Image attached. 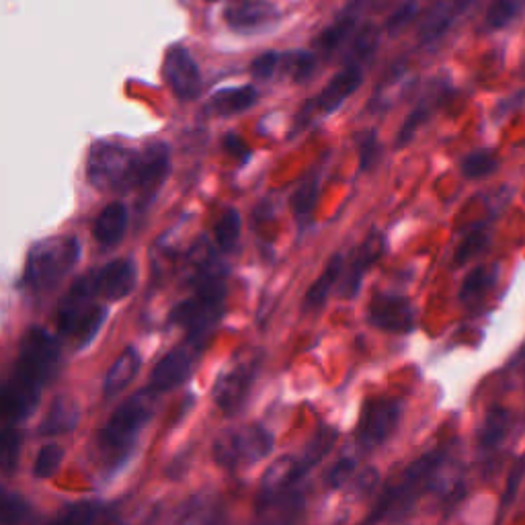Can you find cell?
Instances as JSON below:
<instances>
[{
  "instance_id": "obj_17",
  "label": "cell",
  "mask_w": 525,
  "mask_h": 525,
  "mask_svg": "<svg viewBox=\"0 0 525 525\" xmlns=\"http://www.w3.org/2000/svg\"><path fill=\"white\" fill-rule=\"evenodd\" d=\"M277 19V9L263 0H242L226 9L224 21L232 31L255 33L267 29Z\"/></svg>"
},
{
  "instance_id": "obj_30",
  "label": "cell",
  "mask_w": 525,
  "mask_h": 525,
  "mask_svg": "<svg viewBox=\"0 0 525 525\" xmlns=\"http://www.w3.org/2000/svg\"><path fill=\"white\" fill-rule=\"evenodd\" d=\"M511 425V413L503 407H495L487 413V419H484L480 433H478V443L482 450H491L503 441L507 435V429Z\"/></svg>"
},
{
  "instance_id": "obj_47",
  "label": "cell",
  "mask_w": 525,
  "mask_h": 525,
  "mask_svg": "<svg viewBox=\"0 0 525 525\" xmlns=\"http://www.w3.org/2000/svg\"><path fill=\"white\" fill-rule=\"evenodd\" d=\"M378 470L376 468H368V470H363L361 472V476L357 478V491L359 493H372L374 491V487H376V484H378Z\"/></svg>"
},
{
  "instance_id": "obj_20",
  "label": "cell",
  "mask_w": 525,
  "mask_h": 525,
  "mask_svg": "<svg viewBox=\"0 0 525 525\" xmlns=\"http://www.w3.org/2000/svg\"><path fill=\"white\" fill-rule=\"evenodd\" d=\"M443 97H446V85H443L441 80H431L427 93L419 99L415 109L409 113V117L405 119V124L400 126V132H398L396 142H394L396 148H405L415 138L417 130L433 115V111L437 109V105Z\"/></svg>"
},
{
  "instance_id": "obj_10",
  "label": "cell",
  "mask_w": 525,
  "mask_h": 525,
  "mask_svg": "<svg viewBox=\"0 0 525 525\" xmlns=\"http://www.w3.org/2000/svg\"><path fill=\"white\" fill-rule=\"evenodd\" d=\"M443 460V452L441 450H435L431 454H425L421 456L419 460H415L405 472H402L400 480L394 484V487H390L378 501V505L374 507V511L370 513L366 525H374L376 521H380L394 505L405 501L419 484L437 468V464Z\"/></svg>"
},
{
  "instance_id": "obj_37",
  "label": "cell",
  "mask_w": 525,
  "mask_h": 525,
  "mask_svg": "<svg viewBox=\"0 0 525 525\" xmlns=\"http://www.w3.org/2000/svg\"><path fill=\"white\" fill-rule=\"evenodd\" d=\"M497 158L495 154L487 152V150H480V152H472L462 160V173L466 179H480V177H487L497 169Z\"/></svg>"
},
{
  "instance_id": "obj_8",
  "label": "cell",
  "mask_w": 525,
  "mask_h": 525,
  "mask_svg": "<svg viewBox=\"0 0 525 525\" xmlns=\"http://www.w3.org/2000/svg\"><path fill=\"white\" fill-rule=\"evenodd\" d=\"M402 405L398 400H368L361 409L357 425V441L363 450H372L384 443L400 421Z\"/></svg>"
},
{
  "instance_id": "obj_5",
  "label": "cell",
  "mask_w": 525,
  "mask_h": 525,
  "mask_svg": "<svg viewBox=\"0 0 525 525\" xmlns=\"http://www.w3.org/2000/svg\"><path fill=\"white\" fill-rule=\"evenodd\" d=\"M89 273L78 277L58 308V331L78 347L89 345L107 318V308L97 304Z\"/></svg>"
},
{
  "instance_id": "obj_11",
  "label": "cell",
  "mask_w": 525,
  "mask_h": 525,
  "mask_svg": "<svg viewBox=\"0 0 525 525\" xmlns=\"http://www.w3.org/2000/svg\"><path fill=\"white\" fill-rule=\"evenodd\" d=\"M199 351H201V345H197L193 341H187V343L171 349L154 366V370L150 374L148 388H152L154 392H167L171 388L181 386L189 378Z\"/></svg>"
},
{
  "instance_id": "obj_13",
  "label": "cell",
  "mask_w": 525,
  "mask_h": 525,
  "mask_svg": "<svg viewBox=\"0 0 525 525\" xmlns=\"http://www.w3.org/2000/svg\"><path fill=\"white\" fill-rule=\"evenodd\" d=\"M163 76L167 87L181 101H191L201 91V74L193 56L183 46H173L167 50Z\"/></svg>"
},
{
  "instance_id": "obj_33",
  "label": "cell",
  "mask_w": 525,
  "mask_h": 525,
  "mask_svg": "<svg viewBox=\"0 0 525 525\" xmlns=\"http://www.w3.org/2000/svg\"><path fill=\"white\" fill-rule=\"evenodd\" d=\"M525 13V0H493L487 11L491 29H505Z\"/></svg>"
},
{
  "instance_id": "obj_18",
  "label": "cell",
  "mask_w": 525,
  "mask_h": 525,
  "mask_svg": "<svg viewBox=\"0 0 525 525\" xmlns=\"http://www.w3.org/2000/svg\"><path fill=\"white\" fill-rule=\"evenodd\" d=\"M478 0H441L425 17V21L419 27V39L421 44H435L448 33L452 23L458 19V15L468 13Z\"/></svg>"
},
{
  "instance_id": "obj_46",
  "label": "cell",
  "mask_w": 525,
  "mask_h": 525,
  "mask_svg": "<svg viewBox=\"0 0 525 525\" xmlns=\"http://www.w3.org/2000/svg\"><path fill=\"white\" fill-rule=\"evenodd\" d=\"M224 148H226L228 154H232V156L238 158V160H247L249 154H251V150L247 148V144L242 142L238 136H234V134H228V136L224 138Z\"/></svg>"
},
{
  "instance_id": "obj_23",
  "label": "cell",
  "mask_w": 525,
  "mask_h": 525,
  "mask_svg": "<svg viewBox=\"0 0 525 525\" xmlns=\"http://www.w3.org/2000/svg\"><path fill=\"white\" fill-rule=\"evenodd\" d=\"M142 366V357L134 347H128L126 351H121V355L115 359L113 366L109 368L105 382H103V394L107 398L117 396L119 392H124L128 384L136 378Z\"/></svg>"
},
{
  "instance_id": "obj_28",
  "label": "cell",
  "mask_w": 525,
  "mask_h": 525,
  "mask_svg": "<svg viewBox=\"0 0 525 525\" xmlns=\"http://www.w3.org/2000/svg\"><path fill=\"white\" fill-rule=\"evenodd\" d=\"M318 187H320V175L316 171H310L292 195V210L300 224H308V220L312 218V212L318 201Z\"/></svg>"
},
{
  "instance_id": "obj_3",
  "label": "cell",
  "mask_w": 525,
  "mask_h": 525,
  "mask_svg": "<svg viewBox=\"0 0 525 525\" xmlns=\"http://www.w3.org/2000/svg\"><path fill=\"white\" fill-rule=\"evenodd\" d=\"M154 390L144 388L115 409L109 421L97 435V450L105 464L119 466L136 448L138 435L148 425L154 413Z\"/></svg>"
},
{
  "instance_id": "obj_34",
  "label": "cell",
  "mask_w": 525,
  "mask_h": 525,
  "mask_svg": "<svg viewBox=\"0 0 525 525\" xmlns=\"http://www.w3.org/2000/svg\"><path fill=\"white\" fill-rule=\"evenodd\" d=\"M31 507L25 497L0 489V525H21L29 519Z\"/></svg>"
},
{
  "instance_id": "obj_2",
  "label": "cell",
  "mask_w": 525,
  "mask_h": 525,
  "mask_svg": "<svg viewBox=\"0 0 525 525\" xmlns=\"http://www.w3.org/2000/svg\"><path fill=\"white\" fill-rule=\"evenodd\" d=\"M189 263V284L193 292L171 312V322L187 333V341L204 347L224 314L226 271L208 242L206 245L199 242Z\"/></svg>"
},
{
  "instance_id": "obj_6",
  "label": "cell",
  "mask_w": 525,
  "mask_h": 525,
  "mask_svg": "<svg viewBox=\"0 0 525 525\" xmlns=\"http://www.w3.org/2000/svg\"><path fill=\"white\" fill-rule=\"evenodd\" d=\"M140 152L113 142H95L87 156V179L103 193H124L136 189Z\"/></svg>"
},
{
  "instance_id": "obj_42",
  "label": "cell",
  "mask_w": 525,
  "mask_h": 525,
  "mask_svg": "<svg viewBox=\"0 0 525 525\" xmlns=\"http://www.w3.org/2000/svg\"><path fill=\"white\" fill-rule=\"evenodd\" d=\"M419 13V3L417 0H407V3H402L386 21V29L390 35H396L400 33L402 29H405Z\"/></svg>"
},
{
  "instance_id": "obj_26",
  "label": "cell",
  "mask_w": 525,
  "mask_h": 525,
  "mask_svg": "<svg viewBox=\"0 0 525 525\" xmlns=\"http://www.w3.org/2000/svg\"><path fill=\"white\" fill-rule=\"evenodd\" d=\"M257 89L255 87H238V89H226L212 97L210 109L218 115H234L251 109L257 103Z\"/></svg>"
},
{
  "instance_id": "obj_35",
  "label": "cell",
  "mask_w": 525,
  "mask_h": 525,
  "mask_svg": "<svg viewBox=\"0 0 525 525\" xmlns=\"http://www.w3.org/2000/svg\"><path fill=\"white\" fill-rule=\"evenodd\" d=\"M493 284H495V275L489 269L476 267L464 279L462 290H460V300L464 304H472V302L480 300L484 296V292H487Z\"/></svg>"
},
{
  "instance_id": "obj_31",
  "label": "cell",
  "mask_w": 525,
  "mask_h": 525,
  "mask_svg": "<svg viewBox=\"0 0 525 525\" xmlns=\"http://www.w3.org/2000/svg\"><path fill=\"white\" fill-rule=\"evenodd\" d=\"M240 214L234 208H228L222 212V216L216 222L214 228V236H216V245L222 253H232L238 245V238H240Z\"/></svg>"
},
{
  "instance_id": "obj_16",
  "label": "cell",
  "mask_w": 525,
  "mask_h": 525,
  "mask_svg": "<svg viewBox=\"0 0 525 525\" xmlns=\"http://www.w3.org/2000/svg\"><path fill=\"white\" fill-rule=\"evenodd\" d=\"M171 171V150L165 142L148 144L138 156V171H136V189L142 197L152 199L158 189L163 187L167 175Z\"/></svg>"
},
{
  "instance_id": "obj_36",
  "label": "cell",
  "mask_w": 525,
  "mask_h": 525,
  "mask_svg": "<svg viewBox=\"0 0 525 525\" xmlns=\"http://www.w3.org/2000/svg\"><path fill=\"white\" fill-rule=\"evenodd\" d=\"M21 454V435L13 425L0 427V470L15 472Z\"/></svg>"
},
{
  "instance_id": "obj_22",
  "label": "cell",
  "mask_w": 525,
  "mask_h": 525,
  "mask_svg": "<svg viewBox=\"0 0 525 525\" xmlns=\"http://www.w3.org/2000/svg\"><path fill=\"white\" fill-rule=\"evenodd\" d=\"M126 230H128V208L124 204H119V201L103 208L93 224V234L99 245L103 247H115L117 242L124 238Z\"/></svg>"
},
{
  "instance_id": "obj_32",
  "label": "cell",
  "mask_w": 525,
  "mask_h": 525,
  "mask_svg": "<svg viewBox=\"0 0 525 525\" xmlns=\"http://www.w3.org/2000/svg\"><path fill=\"white\" fill-rule=\"evenodd\" d=\"M409 85V72L405 66H396L392 68L382 83L376 87V93L372 97V107L376 109H388L396 97L398 87H407Z\"/></svg>"
},
{
  "instance_id": "obj_25",
  "label": "cell",
  "mask_w": 525,
  "mask_h": 525,
  "mask_svg": "<svg viewBox=\"0 0 525 525\" xmlns=\"http://www.w3.org/2000/svg\"><path fill=\"white\" fill-rule=\"evenodd\" d=\"M109 519V507L97 501L70 505L48 525H103Z\"/></svg>"
},
{
  "instance_id": "obj_44",
  "label": "cell",
  "mask_w": 525,
  "mask_h": 525,
  "mask_svg": "<svg viewBox=\"0 0 525 525\" xmlns=\"http://www.w3.org/2000/svg\"><path fill=\"white\" fill-rule=\"evenodd\" d=\"M353 470H355V460H353V458H343V460H339V462L331 468V472L327 474L329 487H331V489H341L343 484L347 482V478L353 474Z\"/></svg>"
},
{
  "instance_id": "obj_29",
  "label": "cell",
  "mask_w": 525,
  "mask_h": 525,
  "mask_svg": "<svg viewBox=\"0 0 525 525\" xmlns=\"http://www.w3.org/2000/svg\"><path fill=\"white\" fill-rule=\"evenodd\" d=\"M337 441V431L331 427H322L316 431V435L310 439V443L304 450V456L298 460V476L302 478L310 468H314L322 458H325Z\"/></svg>"
},
{
  "instance_id": "obj_39",
  "label": "cell",
  "mask_w": 525,
  "mask_h": 525,
  "mask_svg": "<svg viewBox=\"0 0 525 525\" xmlns=\"http://www.w3.org/2000/svg\"><path fill=\"white\" fill-rule=\"evenodd\" d=\"M64 460V450L60 446H46L39 450L35 464H33V474L37 478H52Z\"/></svg>"
},
{
  "instance_id": "obj_21",
  "label": "cell",
  "mask_w": 525,
  "mask_h": 525,
  "mask_svg": "<svg viewBox=\"0 0 525 525\" xmlns=\"http://www.w3.org/2000/svg\"><path fill=\"white\" fill-rule=\"evenodd\" d=\"M382 253H384V236L374 232L361 245L357 257L353 259V263L349 267V273L343 279V288H341L343 298H355L357 296L363 275H366V271L382 257Z\"/></svg>"
},
{
  "instance_id": "obj_15",
  "label": "cell",
  "mask_w": 525,
  "mask_h": 525,
  "mask_svg": "<svg viewBox=\"0 0 525 525\" xmlns=\"http://www.w3.org/2000/svg\"><path fill=\"white\" fill-rule=\"evenodd\" d=\"M368 318L374 327L407 335L415 329V312L407 298H400L394 294H376L370 302Z\"/></svg>"
},
{
  "instance_id": "obj_27",
  "label": "cell",
  "mask_w": 525,
  "mask_h": 525,
  "mask_svg": "<svg viewBox=\"0 0 525 525\" xmlns=\"http://www.w3.org/2000/svg\"><path fill=\"white\" fill-rule=\"evenodd\" d=\"M343 271V257L341 255H335L327 269L322 271V275L314 281V284L310 286V290L306 292V298H304V308L306 310H312V308H320L322 304H325V300L329 298L331 290L335 288L337 279Z\"/></svg>"
},
{
  "instance_id": "obj_9",
  "label": "cell",
  "mask_w": 525,
  "mask_h": 525,
  "mask_svg": "<svg viewBox=\"0 0 525 525\" xmlns=\"http://www.w3.org/2000/svg\"><path fill=\"white\" fill-rule=\"evenodd\" d=\"M366 68L359 62L347 60L345 68L341 72H337L331 83L322 89L300 113L304 121H308L312 115H329L333 111H337L363 83V74H366Z\"/></svg>"
},
{
  "instance_id": "obj_4",
  "label": "cell",
  "mask_w": 525,
  "mask_h": 525,
  "mask_svg": "<svg viewBox=\"0 0 525 525\" xmlns=\"http://www.w3.org/2000/svg\"><path fill=\"white\" fill-rule=\"evenodd\" d=\"M80 259L76 236H52L31 247L25 263V286L33 292H48L70 275Z\"/></svg>"
},
{
  "instance_id": "obj_41",
  "label": "cell",
  "mask_w": 525,
  "mask_h": 525,
  "mask_svg": "<svg viewBox=\"0 0 525 525\" xmlns=\"http://www.w3.org/2000/svg\"><path fill=\"white\" fill-rule=\"evenodd\" d=\"M288 60V70L292 74L294 80H306L312 76L314 68H316V54L314 52H306V50H298L286 56Z\"/></svg>"
},
{
  "instance_id": "obj_38",
  "label": "cell",
  "mask_w": 525,
  "mask_h": 525,
  "mask_svg": "<svg viewBox=\"0 0 525 525\" xmlns=\"http://www.w3.org/2000/svg\"><path fill=\"white\" fill-rule=\"evenodd\" d=\"M489 232L484 230V228H474L462 242H460V247L456 249V257L454 261L458 265H464L468 263L472 257H476L478 253H482L484 249L489 247Z\"/></svg>"
},
{
  "instance_id": "obj_40",
  "label": "cell",
  "mask_w": 525,
  "mask_h": 525,
  "mask_svg": "<svg viewBox=\"0 0 525 525\" xmlns=\"http://www.w3.org/2000/svg\"><path fill=\"white\" fill-rule=\"evenodd\" d=\"M380 158V142H378V134L376 130H370L363 134L361 142H359V171L361 173H368L376 167Z\"/></svg>"
},
{
  "instance_id": "obj_45",
  "label": "cell",
  "mask_w": 525,
  "mask_h": 525,
  "mask_svg": "<svg viewBox=\"0 0 525 525\" xmlns=\"http://www.w3.org/2000/svg\"><path fill=\"white\" fill-rule=\"evenodd\" d=\"M525 476V456L519 458L507 478V489H505V495H503V507H507L513 499H515V493L519 489V484H521V478Z\"/></svg>"
},
{
  "instance_id": "obj_43",
  "label": "cell",
  "mask_w": 525,
  "mask_h": 525,
  "mask_svg": "<svg viewBox=\"0 0 525 525\" xmlns=\"http://www.w3.org/2000/svg\"><path fill=\"white\" fill-rule=\"evenodd\" d=\"M279 60H281V56H279L277 52H265V54H261V56L255 58L253 64H251V76H253L255 80H259V83H265V80H269V78L275 74V70H277V66H279Z\"/></svg>"
},
{
  "instance_id": "obj_24",
  "label": "cell",
  "mask_w": 525,
  "mask_h": 525,
  "mask_svg": "<svg viewBox=\"0 0 525 525\" xmlns=\"http://www.w3.org/2000/svg\"><path fill=\"white\" fill-rule=\"evenodd\" d=\"M78 419H80V409H78V402L62 396L56 398L54 405L50 407L44 423L39 425V433L52 437V435H66L70 431H74L78 427Z\"/></svg>"
},
{
  "instance_id": "obj_1",
  "label": "cell",
  "mask_w": 525,
  "mask_h": 525,
  "mask_svg": "<svg viewBox=\"0 0 525 525\" xmlns=\"http://www.w3.org/2000/svg\"><path fill=\"white\" fill-rule=\"evenodd\" d=\"M60 363V345L42 327H31L19 345L13 374L0 384V419L9 425L25 421L42 390L54 380Z\"/></svg>"
},
{
  "instance_id": "obj_12",
  "label": "cell",
  "mask_w": 525,
  "mask_h": 525,
  "mask_svg": "<svg viewBox=\"0 0 525 525\" xmlns=\"http://www.w3.org/2000/svg\"><path fill=\"white\" fill-rule=\"evenodd\" d=\"M93 292L99 300L115 302L134 292L138 281V269L132 259H115L103 265L99 271L89 273Z\"/></svg>"
},
{
  "instance_id": "obj_14",
  "label": "cell",
  "mask_w": 525,
  "mask_h": 525,
  "mask_svg": "<svg viewBox=\"0 0 525 525\" xmlns=\"http://www.w3.org/2000/svg\"><path fill=\"white\" fill-rule=\"evenodd\" d=\"M255 374H257V361L236 363L234 368L222 374L214 388V400L218 409L224 411L226 415H234L236 411H240V407L245 405V400L249 396Z\"/></svg>"
},
{
  "instance_id": "obj_19",
  "label": "cell",
  "mask_w": 525,
  "mask_h": 525,
  "mask_svg": "<svg viewBox=\"0 0 525 525\" xmlns=\"http://www.w3.org/2000/svg\"><path fill=\"white\" fill-rule=\"evenodd\" d=\"M361 9H363V0H351V3L339 13V17L318 35L316 50L325 56L337 52L347 42L349 35L355 31L361 17Z\"/></svg>"
},
{
  "instance_id": "obj_7",
  "label": "cell",
  "mask_w": 525,
  "mask_h": 525,
  "mask_svg": "<svg viewBox=\"0 0 525 525\" xmlns=\"http://www.w3.org/2000/svg\"><path fill=\"white\" fill-rule=\"evenodd\" d=\"M273 450V435L261 425H247L222 433L214 443V460L228 470L261 462Z\"/></svg>"
}]
</instances>
